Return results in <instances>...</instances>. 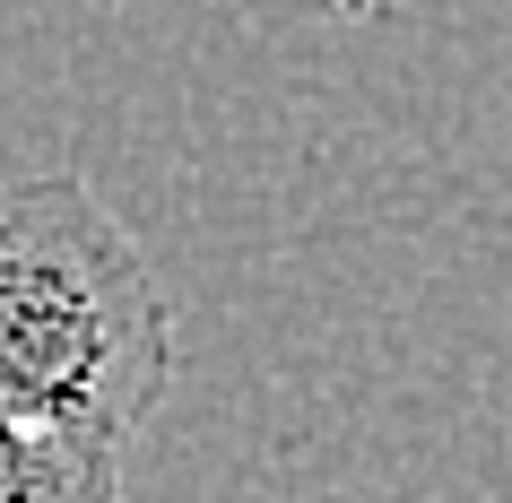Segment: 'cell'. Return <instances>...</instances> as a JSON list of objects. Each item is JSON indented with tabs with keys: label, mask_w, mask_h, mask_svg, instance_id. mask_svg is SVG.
<instances>
[{
	"label": "cell",
	"mask_w": 512,
	"mask_h": 503,
	"mask_svg": "<svg viewBox=\"0 0 512 503\" xmlns=\"http://www.w3.org/2000/svg\"><path fill=\"white\" fill-rule=\"evenodd\" d=\"M0 503H122V460L70 451L0 408Z\"/></svg>",
	"instance_id": "7a4b0ae2"
},
{
	"label": "cell",
	"mask_w": 512,
	"mask_h": 503,
	"mask_svg": "<svg viewBox=\"0 0 512 503\" xmlns=\"http://www.w3.org/2000/svg\"><path fill=\"white\" fill-rule=\"evenodd\" d=\"M174 382V304L79 174L0 183V408L70 451L122 460Z\"/></svg>",
	"instance_id": "6da1fadb"
}]
</instances>
